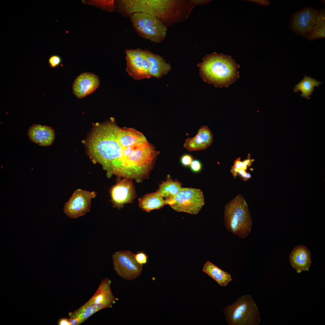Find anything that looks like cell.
I'll use <instances>...</instances> for the list:
<instances>
[{"instance_id": "obj_4", "label": "cell", "mask_w": 325, "mask_h": 325, "mask_svg": "<svg viewBox=\"0 0 325 325\" xmlns=\"http://www.w3.org/2000/svg\"><path fill=\"white\" fill-rule=\"evenodd\" d=\"M228 325H258L260 314L252 297L245 295L239 297L223 309Z\"/></svg>"}, {"instance_id": "obj_5", "label": "cell", "mask_w": 325, "mask_h": 325, "mask_svg": "<svg viewBox=\"0 0 325 325\" xmlns=\"http://www.w3.org/2000/svg\"><path fill=\"white\" fill-rule=\"evenodd\" d=\"M129 17L133 27L141 37L155 43L164 40L167 27L159 18L141 12L134 13Z\"/></svg>"}, {"instance_id": "obj_29", "label": "cell", "mask_w": 325, "mask_h": 325, "mask_svg": "<svg viewBox=\"0 0 325 325\" xmlns=\"http://www.w3.org/2000/svg\"><path fill=\"white\" fill-rule=\"evenodd\" d=\"M58 324L59 325H71L69 319L67 318H62L60 319L58 322Z\"/></svg>"}, {"instance_id": "obj_24", "label": "cell", "mask_w": 325, "mask_h": 325, "mask_svg": "<svg viewBox=\"0 0 325 325\" xmlns=\"http://www.w3.org/2000/svg\"><path fill=\"white\" fill-rule=\"evenodd\" d=\"M253 160V159H251L249 157L243 161L240 160V158L235 160L234 165L231 170V172L234 177L235 178L237 176V173L239 170H243L246 171L247 166H249Z\"/></svg>"}, {"instance_id": "obj_9", "label": "cell", "mask_w": 325, "mask_h": 325, "mask_svg": "<svg viewBox=\"0 0 325 325\" xmlns=\"http://www.w3.org/2000/svg\"><path fill=\"white\" fill-rule=\"evenodd\" d=\"M97 193L78 189L65 204L63 210L69 218H75L85 215L90 211L91 199Z\"/></svg>"}, {"instance_id": "obj_31", "label": "cell", "mask_w": 325, "mask_h": 325, "mask_svg": "<svg viewBox=\"0 0 325 325\" xmlns=\"http://www.w3.org/2000/svg\"><path fill=\"white\" fill-rule=\"evenodd\" d=\"M241 177L244 181H247L251 178V175L249 173L246 172L241 176Z\"/></svg>"}, {"instance_id": "obj_1", "label": "cell", "mask_w": 325, "mask_h": 325, "mask_svg": "<svg viewBox=\"0 0 325 325\" xmlns=\"http://www.w3.org/2000/svg\"><path fill=\"white\" fill-rule=\"evenodd\" d=\"M114 119L93 125L84 141L88 156L100 164L107 175L126 178L130 174L140 152L141 143L131 145L119 137Z\"/></svg>"}, {"instance_id": "obj_3", "label": "cell", "mask_w": 325, "mask_h": 325, "mask_svg": "<svg viewBox=\"0 0 325 325\" xmlns=\"http://www.w3.org/2000/svg\"><path fill=\"white\" fill-rule=\"evenodd\" d=\"M252 220L248 205L242 195H238L225 206L224 224L232 234L242 239L246 238L251 232Z\"/></svg>"}, {"instance_id": "obj_27", "label": "cell", "mask_w": 325, "mask_h": 325, "mask_svg": "<svg viewBox=\"0 0 325 325\" xmlns=\"http://www.w3.org/2000/svg\"><path fill=\"white\" fill-rule=\"evenodd\" d=\"M193 161V157L189 154L183 155L180 158L181 164L185 167L190 166Z\"/></svg>"}, {"instance_id": "obj_19", "label": "cell", "mask_w": 325, "mask_h": 325, "mask_svg": "<svg viewBox=\"0 0 325 325\" xmlns=\"http://www.w3.org/2000/svg\"><path fill=\"white\" fill-rule=\"evenodd\" d=\"M138 201L139 208L147 212L159 209L166 205L165 200L157 191L144 195Z\"/></svg>"}, {"instance_id": "obj_15", "label": "cell", "mask_w": 325, "mask_h": 325, "mask_svg": "<svg viewBox=\"0 0 325 325\" xmlns=\"http://www.w3.org/2000/svg\"><path fill=\"white\" fill-rule=\"evenodd\" d=\"M32 141L42 146L51 145L55 138L54 130L46 125L34 124L28 129L27 134Z\"/></svg>"}, {"instance_id": "obj_7", "label": "cell", "mask_w": 325, "mask_h": 325, "mask_svg": "<svg viewBox=\"0 0 325 325\" xmlns=\"http://www.w3.org/2000/svg\"><path fill=\"white\" fill-rule=\"evenodd\" d=\"M114 269L117 274L128 280H134L141 274L143 265L138 264L135 254L128 251H119L113 255Z\"/></svg>"}, {"instance_id": "obj_12", "label": "cell", "mask_w": 325, "mask_h": 325, "mask_svg": "<svg viewBox=\"0 0 325 325\" xmlns=\"http://www.w3.org/2000/svg\"><path fill=\"white\" fill-rule=\"evenodd\" d=\"M111 282L107 277L101 281L97 289L87 302L98 311L112 307L118 299L113 295L111 288Z\"/></svg>"}, {"instance_id": "obj_18", "label": "cell", "mask_w": 325, "mask_h": 325, "mask_svg": "<svg viewBox=\"0 0 325 325\" xmlns=\"http://www.w3.org/2000/svg\"><path fill=\"white\" fill-rule=\"evenodd\" d=\"M202 271L222 286H226L232 280L231 275L209 261L203 265Z\"/></svg>"}, {"instance_id": "obj_2", "label": "cell", "mask_w": 325, "mask_h": 325, "mask_svg": "<svg viewBox=\"0 0 325 325\" xmlns=\"http://www.w3.org/2000/svg\"><path fill=\"white\" fill-rule=\"evenodd\" d=\"M198 65L204 81L216 87H228L239 77V65L231 56L222 53L207 54Z\"/></svg>"}, {"instance_id": "obj_10", "label": "cell", "mask_w": 325, "mask_h": 325, "mask_svg": "<svg viewBox=\"0 0 325 325\" xmlns=\"http://www.w3.org/2000/svg\"><path fill=\"white\" fill-rule=\"evenodd\" d=\"M318 12L319 10L308 6L292 13L288 23L289 29L297 35L304 38L311 31Z\"/></svg>"}, {"instance_id": "obj_8", "label": "cell", "mask_w": 325, "mask_h": 325, "mask_svg": "<svg viewBox=\"0 0 325 325\" xmlns=\"http://www.w3.org/2000/svg\"><path fill=\"white\" fill-rule=\"evenodd\" d=\"M126 67V70L133 79L138 80L151 77L150 64L145 55L144 50L139 48L125 50Z\"/></svg>"}, {"instance_id": "obj_6", "label": "cell", "mask_w": 325, "mask_h": 325, "mask_svg": "<svg viewBox=\"0 0 325 325\" xmlns=\"http://www.w3.org/2000/svg\"><path fill=\"white\" fill-rule=\"evenodd\" d=\"M175 211L195 215L205 203L203 194L200 189L183 187L173 198L165 200Z\"/></svg>"}, {"instance_id": "obj_22", "label": "cell", "mask_w": 325, "mask_h": 325, "mask_svg": "<svg viewBox=\"0 0 325 325\" xmlns=\"http://www.w3.org/2000/svg\"><path fill=\"white\" fill-rule=\"evenodd\" d=\"M322 83L311 78L310 76L308 77L304 75L303 79L295 85L293 91L296 93L301 91L302 94H301V96L307 99H309V96L312 94L314 87H318Z\"/></svg>"}, {"instance_id": "obj_21", "label": "cell", "mask_w": 325, "mask_h": 325, "mask_svg": "<svg viewBox=\"0 0 325 325\" xmlns=\"http://www.w3.org/2000/svg\"><path fill=\"white\" fill-rule=\"evenodd\" d=\"M325 37V10L322 8L319 12L315 23L311 32L304 37L308 40L313 41Z\"/></svg>"}, {"instance_id": "obj_14", "label": "cell", "mask_w": 325, "mask_h": 325, "mask_svg": "<svg viewBox=\"0 0 325 325\" xmlns=\"http://www.w3.org/2000/svg\"><path fill=\"white\" fill-rule=\"evenodd\" d=\"M213 139L210 130L207 126L203 125L200 127L195 136L185 140L183 146L189 151L203 150L211 144Z\"/></svg>"}, {"instance_id": "obj_23", "label": "cell", "mask_w": 325, "mask_h": 325, "mask_svg": "<svg viewBox=\"0 0 325 325\" xmlns=\"http://www.w3.org/2000/svg\"><path fill=\"white\" fill-rule=\"evenodd\" d=\"M97 311L87 302L79 308L70 312L69 315L70 317L77 319L80 324Z\"/></svg>"}, {"instance_id": "obj_26", "label": "cell", "mask_w": 325, "mask_h": 325, "mask_svg": "<svg viewBox=\"0 0 325 325\" xmlns=\"http://www.w3.org/2000/svg\"><path fill=\"white\" fill-rule=\"evenodd\" d=\"M135 258L137 262L141 265L145 264L147 262L148 256L143 252H139L135 254Z\"/></svg>"}, {"instance_id": "obj_30", "label": "cell", "mask_w": 325, "mask_h": 325, "mask_svg": "<svg viewBox=\"0 0 325 325\" xmlns=\"http://www.w3.org/2000/svg\"><path fill=\"white\" fill-rule=\"evenodd\" d=\"M254 2L264 6H268L270 4L269 1L268 0H255Z\"/></svg>"}, {"instance_id": "obj_17", "label": "cell", "mask_w": 325, "mask_h": 325, "mask_svg": "<svg viewBox=\"0 0 325 325\" xmlns=\"http://www.w3.org/2000/svg\"><path fill=\"white\" fill-rule=\"evenodd\" d=\"M144 52L150 64V73L151 76L159 78L167 74L170 71V65L163 58L147 50Z\"/></svg>"}, {"instance_id": "obj_20", "label": "cell", "mask_w": 325, "mask_h": 325, "mask_svg": "<svg viewBox=\"0 0 325 325\" xmlns=\"http://www.w3.org/2000/svg\"><path fill=\"white\" fill-rule=\"evenodd\" d=\"M182 184L180 181L172 180L168 176L166 180L162 182L159 185L157 191L165 200L174 197L183 188Z\"/></svg>"}, {"instance_id": "obj_16", "label": "cell", "mask_w": 325, "mask_h": 325, "mask_svg": "<svg viewBox=\"0 0 325 325\" xmlns=\"http://www.w3.org/2000/svg\"><path fill=\"white\" fill-rule=\"evenodd\" d=\"M291 266L297 273L308 271L311 265V254L304 245H298L292 251L289 255Z\"/></svg>"}, {"instance_id": "obj_13", "label": "cell", "mask_w": 325, "mask_h": 325, "mask_svg": "<svg viewBox=\"0 0 325 325\" xmlns=\"http://www.w3.org/2000/svg\"><path fill=\"white\" fill-rule=\"evenodd\" d=\"M100 81L98 76L92 73L85 72L78 76L72 85L73 93L79 99L84 97L94 91L99 86Z\"/></svg>"}, {"instance_id": "obj_11", "label": "cell", "mask_w": 325, "mask_h": 325, "mask_svg": "<svg viewBox=\"0 0 325 325\" xmlns=\"http://www.w3.org/2000/svg\"><path fill=\"white\" fill-rule=\"evenodd\" d=\"M110 193L113 207L121 208L125 204L133 202L136 196L132 180L123 178L110 189Z\"/></svg>"}, {"instance_id": "obj_25", "label": "cell", "mask_w": 325, "mask_h": 325, "mask_svg": "<svg viewBox=\"0 0 325 325\" xmlns=\"http://www.w3.org/2000/svg\"><path fill=\"white\" fill-rule=\"evenodd\" d=\"M62 59L61 57L56 55L51 56L48 60V63L52 68H55L58 67L61 63Z\"/></svg>"}, {"instance_id": "obj_28", "label": "cell", "mask_w": 325, "mask_h": 325, "mask_svg": "<svg viewBox=\"0 0 325 325\" xmlns=\"http://www.w3.org/2000/svg\"><path fill=\"white\" fill-rule=\"evenodd\" d=\"M190 166L191 170L195 172H199L202 168L201 162L198 160H193Z\"/></svg>"}]
</instances>
